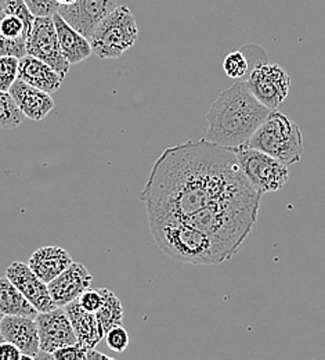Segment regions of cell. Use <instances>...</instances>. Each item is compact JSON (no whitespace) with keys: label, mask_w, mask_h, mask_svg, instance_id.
Returning <instances> with one entry per match:
<instances>
[{"label":"cell","mask_w":325,"mask_h":360,"mask_svg":"<svg viewBox=\"0 0 325 360\" xmlns=\"http://www.w3.org/2000/svg\"><path fill=\"white\" fill-rule=\"evenodd\" d=\"M101 294L102 305L95 312V316L104 334H107L112 327L124 324V308L114 291L108 288H101Z\"/></svg>","instance_id":"cell-22"},{"label":"cell","mask_w":325,"mask_h":360,"mask_svg":"<svg viewBox=\"0 0 325 360\" xmlns=\"http://www.w3.org/2000/svg\"><path fill=\"white\" fill-rule=\"evenodd\" d=\"M64 309L71 320L75 335L78 338V344L85 349L95 348L105 335L95 314L85 311L79 305L78 300L65 305Z\"/></svg>","instance_id":"cell-18"},{"label":"cell","mask_w":325,"mask_h":360,"mask_svg":"<svg viewBox=\"0 0 325 360\" xmlns=\"http://www.w3.org/2000/svg\"><path fill=\"white\" fill-rule=\"evenodd\" d=\"M92 281L93 277L85 265L72 262L62 273L53 278L47 287L55 305L64 308L69 302L78 300L84 291L91 288Z\"/></svg>","instance_id":"cell-13"},{"label":"cell","mask_w":325,"mask_h":360,"mask_svg":"<svg viewBox=\"0 0 325 360\" xmlns=\"http://www.w3.org/2000/svg\"><path fill=\"white\" fill-rule=\"evenodd\" d=\"M6 276L17 285L38 312H48L57 308L50 295L47 283L41 280L29 265L15 261L6 269Z\"/></svg>","instance_id":"cell-12"},{"label":"cell","mask_w":325,"mask_h":360,"mask_svg":"<svg viewBox=\"0 0 325 360\" xmlns=\"http://www.w3.org/2000/svg\"><path fill=\"white\" fill-rule=\"evenodd\" d=\"M29 28L22 18L7 13L0 4V56H27Z\"/></svg>","instance_id":"cell-16"},{"label":"cell","mask_w":325,"mask_h":360,"mask_svg":"<svg viewBox=\"0 0 325 360\" xmlns=\"http://www.w3.org/2000/svg\"><path fill=\"white\" fill-rule=\"evenodd\" d=\"M8 91L14 97L18 108L22 111L25 118H29L32 121L45 120L55 105L50 93L38 89L21 79H17Z\"/></svg>","instance_id":"cell-15"},{"label":"cell","mask_w":325,"mask_h":360,"mask_svg":"<svg viewBox=\"0 0 325 360\" xmlns=\"http://www.w3.org/2000/svg\"><path fill=\"white\" fill-rule=\"evenodd\" d=\"M105 340H107L108 348H111L114 352H118V354L125 352L126 348L129 347V341H131L129 334L122 324L112 327L105 334Z\"/></svg>","instance_id":"cell-26"},{"label":"cell","mask_w":325,"mask_h":360,"mask_svg":"<svg viewBox=\"0 0 325 360\" xmlns=\"http://www.w3.org/2000/svg\"><path fill=\"white\" fill-rule=\"evenodd\" d=\"M245 144L269 154L288 167L298 164L303 154L300 128L279 110L269 114Z\"/></svg>","instance_id":"cell-5"},{"label":"cell","mask_w":325,"mask_h":360,"mask_svg":"<svg viewBox=\"0 0 325 360\" xmlns=\"http://www.w3.org/2000/svg\"><path fill=\"white\" fill-rule=\"evenodd\" d=\"M69 252L61 247L50 245L37 250L29 258V268L45 283H50L72 264Z\"/></svg>","instance_id":"cell-19"},{"label":"cell","mask_w":325,"mask_h":360,"mask_svg":"<svg viewBox=\"0 0 325 360\" xmlns=\"http://www.w3.org/2000/svg\"><path fill=\"white\" fill-rule=\"evenodd\" d=\"M0 312L3 316H28L37 319L39 312L7 277H0Z\"/></svg>","instance_id":"cell-21"},{"label":"cell","mask_w":325,"mask_h":360,"mask_svg":"<svg viewBox=\"0 0 325 360\" xmlns=\"http://www.w3.org/2000/svg\"><path fill=\"white\" fill-rule=\"evenodd\" d=\"M139 37V28L129 6L122 4L110 13L94 30L89 42L94 56L100 60L121 57L133 47Z\"/></svg>","instance_id":"cell-6"},{"label":"cell","mask_w":325,"mask_h":360,"mask_svg":"<svg viewBox=\"0 0 325 360\" xmlns=\"http://www.w3.org/2000/svg\"><path fill=\"white\" fill-rule=\"evenodd\" d=\"M223 71L229 78L232 79H241L251 71L249 57L244 50V47L241 50H235L229 56H226V58L223 60Z\"/></svg>","instance_id":"cell-24"},{"label":"cell","mask_w":325,"mask_h":360,"mask_svg":"<svg viewBox=\"0 0 325 360\" xmlns=\"http://www.w3.org/2000/svg\"><path fill=\"white\" fill-rule=\"evenodd\" d=\"M24 354L18 347L10 341H3L0 344V360H22Z\"/></svg>","instance_id":"cell-30"},{"label":"cell","mask_w":325,"mask_h":360,"mask_svg":"<svg viewBox=\"0 0 325 360\" xmlns=\"http://www.w3.org/2000/svg\"><path fill=\"white\" fill-rule=\"evenodd\" d=\"M53 20L61 50L71 65L79 64L93 54L89 39L72 28L58 13L53 14Z\"/></svg>","instance_id":"cell-20"},{"label":"cell","mask_w":325,"mask_h":360,"mask_svg":"<svg viewBox=\"0 0 325 360\" xmlns=\"http://www.w3.org/2000/svg\"><path fill=\"white\" fill-rule=\"evenodd\" d=\"M0 331L6 341L13 342L31 360L37 359L41 352L37 319L28 316H3L0 321Z\"/></svg>","instance_id":"cell-14"},{"label":"cell","mask_w":325,"mask_h":360,"mask_svg":"<svg viewBox=\"0 0 325 360\" xmlns=\"http://www.w3.org/2000/svg\"><path fill=\"white\" fill-rule=\"evenodd\" d=\"M20 58L14 56H0V90L8 91L18 79Z\"/></svg>","instance_id":"cell-25"},{"label":"cell","mask_w":325,"mask_h":360,"mask_svg":"<svg viewBox=\"0 0 325 360\" xmlns=\"http://www.w3.org/2000/svg\"><path fill=\"white\" fill-rule=\"evenodd\" d=\"M27 54L45 61L62 78L67 77L71 64L61 50L53 15L35 17L27 39Z\"/></svg>","instance_id":"cell-9"},{"label":"cell","mask_w":325,"mask_h":360,"mask_svg":"<svg viewBox=\"0 0 325 360\" xmlns=\"http://www.w3.org/2000/svg\"><path fill=\"white\" fill-rule=\"evenodd\" d=\"M255 97L272 111L279 110L291 89V78L288 72L279 65L269 61L256 64L245 81Z\"/></svg>","instance_id":"cell-8"},{"label":"cell","mask_w":325,"mask_h":360,"mask_svg":"<svg viewBox=\"0 0 325 360\" xmlns=\"http://www.w3.org/2000/svg\"><path fill=\"white\" fill-rule=\"evenodd\" d=\"M117 0H75L58 6V14L85 38H91L97 25L117 8Z\"/></svg>","instance_id":"cell-10"},{"label":"cell","mask_w":325,"mask_h":360,"mask_svg":"<svg viewBox=\"0 0 325 360\" xmlns=\"http://www.w3.org/2000/svg\"><path fill=\"white\" fill-rule=\"evenodd\" d=\"M54 360H86V349L79 344L67 345L53 352Z\"/></svg>","instance_id":"cell-29"},{"label":"cell","mask_w":325,"mask_h":360,"mask_svg":"<svg viewBox=\"0 0 325 360\" xmlns=\"http://www.w3.org/2000/svg\"><path fill=\"white\" fill-rule=\"evenodd\" d=\"M35 17L53 15L58 11V3L55 0H24Z\"/></svg>","instance_id":"cell-28"},{"label":"cell","mask_w":325,"mask_h":360,"mask_svg":"<svg viewBox=\"0 0 325 360\" xmlns=\"http://www.w3.org/2000/svg\"><path fill=\"white\" fill-rule=\"evenodd\" d=\"M78 302L85 311L91 312V314H95L102 305L101 288H88L86 291H84L79 295Z\"/></svg>","instance_id":"cell-27"},{"label":"cell","mask_w":325,"mask_h":360,"mask_svg":"<svg viewBox=\"0 0 325 360\" xmlns=\"http://www.w3.org/2000/svg\"><path fill=\"white\" fill-rule=\"evenodd\" d=\"M58 3V6H67V4H72L75 0H55Z\"/></svg>","instance_id":"cell-32"},{"label":"cell","mask_w":325,"mask_h":360,"mask_svg":"<svg viewBox=\"0 0 325 360\" xmlns=\"http://www.w3.org/2000/svg\"><path fill=\"white\" fill-rule=\"evenodd\" d=\"M37 323L42 352L53 355L55 349L78 344L74 327L64 308L57 307L48 312H39Z\"/></svg>","instance_id":"cell-11"},{"label":"cell","mask_w":325,"mask_h":360,"mask_svg":"<svg viewBox=\"0 0 325 360\" xmlns=\"http://www.w3.org/2000/svg\"><path fill=\"white\" fill-rule=\"evenodd\" d=\"M272 112L248 88L237 82L223 90L211 105L205 139L229 148L245 144Z\"/></svg>","instance_id":"cell-2"},{"label":"cell","mask_w":325,"mask_h":360,"mask_svg":"<svg viewBox=\"0 0 325 360\" xmlns=\"http://www.w3.org/2000/svg\"><path fill=\"white\" fill-rule=\"evenodd\" d=\"M94 359H105V360H114L98 351H95V348H91V349H86V360H94Z\"/></svg>","instance_id":"cell-31"},{"label":"cell","mask_w":325,"mask_h":360,"mask_svg":"<svg viewBox=\"0 0 325 360\" xmlns=\"http://www.w3.org/2000/svg\"><path fill=\"white\" fill-rule=\"evenodd\" d=\"M1 319H3V314L0 312V321H1Z\"/></svg>","instance_id":"cell-34"},{"label":"cell","mask_w":325,"mask_h":360,"mask_svg":"<svg viewBox=\"0 0 325 360\" xmlns=\"http://www.w3.org/2000/svg\"><path fill=\"white\" fill-rule=\"evenodd\" d=\"M155 245L171 259L191 265H219L232 257L206 233L180 218L148 221Z\"/></svg>","instance_id":"cell-4"},{"label":"cell","mask_w":325,"mask_h":360,"mask_svg":"<svg viewBox=\"0 0 325 360\" xmlns=\"http://www.w3.org/2000/svg\"><path fill=\"white\" fill-rule=\"evenodd\" d=\"M3 341H6V340H4V337H3V334H1V331H0V344H1Z\"/></svg>","instance_id":"cell-33"},{"label":"cell","mask_w":325,"mask_h":360,"mask_svg":"<svg viewBox=\"0 0 325 360\" xmlns=\"http://www.w3.org/2000/svg\"><path fill=\"white\" fill-rule=\"evenodd\" d=\"M248 181L259 193L282 190L289 178V167L246 144L232 148Z\"/></svg>","instance_id":"cell-7"},{"label":"cell","mask_w":325,"mask_h":360,"mask_svg":"<svg viewBox=\"0 0 325 360\" xmlns=\"http://www.w3.org/2000/svg\"><path fill=\"white\" fill-rule=\"evenodd\" d=\"M251 188L232 148L199 139L169 147L159 155L140 200L148 221L183 219Z\"/></svg>","instance_id":"cell-1"},{"label":"cell","mask_w":325,"mask_h":360,"mask_svg":"<svg viewBox=\"0 0 325 360\" xmlns=\"http://www.w3.org/2000/svg\"><path fill=\"white\" fill-rule=\"evenodd\" d=\"M24 120H25V115L18 108L10 91L0 90V128L14 129L18 125H21Z\"/></svg>","instance_id":"cell-23"},{"label":"cell","mask_w":325,"mask_h":360,"mask_svg":"<svg viewBox=\"0 0 325 360\" xmlns=\"http://www.w3.org/2000/svg\"><path fill=\"white\" fill-rule=\"evenodd\" d=\"M262 195L251 188L219 200L183 221L212 237L232 258L258 221Z\"/></svg>","instance_id":"cell-3"},{"label":"cell","mask_w":325,"mask_h":360,"mask_svg":"<svg viewBox=\"0 0 325 360\" xmlns=\"http://www.w3.org/2000/svg\"><path fill=\"white\" fill-rule=\"evenodd\" d=\"M18 79L47 93L60 89L64 81V78L54 68L29 54L20 58Z\"/></svg>","instance_id":"cell-17"}]
</instances>
